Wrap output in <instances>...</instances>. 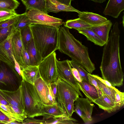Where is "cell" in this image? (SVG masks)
I'll return each mask as SVG.
<instances>
[{"instance_id":"cell-47","label":"cell","mask_w":124,"mask_h":124,"mask_svg":"<svg viewBox=\"0 0 124 124\" xmlns=\"http://www.w3.org/2000/svg\"><path fill=\"white\" fill-rule=\"evenodd\" d=\"M0 103L6 105H8L9 104L4 99L2 95L0 94Z\"/></svg>"},{"instance_id":"cell-50","label":"cell","mask_w":124,"mask_h":124,"mask_svg":"<svg viewBox=\"0 0 124 124\" xmlns=\"http://www.w3.org/2000/svg\"><path fill=\"white\" fill-rule=\"evenodd\" d=\"M92 1L94 2L100 3H101L105 2L106 0H89Z\"/></svg>"},{"instance_id":"cell-26","label":"cell","mask_w":124,"mask_h":124,"mask_svg":"<svg viewBox=\"0 0 124 124\" xmlns=\"http://www.w3.org/2000/svg\"><path fill=\"white\" fill-rule=\"evenodd\" d=\"M94 77L102 95H106L115 103V94L116 93L119 92L120 91L117 89H115L107 86L101 82L96 78Z\"/></svg>"},{"instance_id":"cell-7","label":"cell","mask_w":124,"mask_h":124,"mask_svg":"<svg viewBox=\"0 0 124 124\" xmlns=\"http://www.w3.org/2000/svg\"><path fill=\"white\" fill-rule=\"evenodd\" d=\"M26 12L31 24L59 27L64 23L62 19L49 16L47 13L38 10L31 8Z\"/></svg>"},{"instance_id":"cell-53","label":"cell","mask_w":124,"mask_h":124,"mask_svg":"<svg viewBox=\"0 0 124 124\" xmlns=\"http://www.w3.org/2000/svg\"></svg>"},{"instance_id":"cell-17","label":"cell","mask_w":124,"mask_h":124,"mask_svg":"<svg viewBox=\"0 0 124 124\" xmlns=\"http://www.w3.org/2000/svg\"><path fill=\"white\" fill-rule=\"evenodd\" d=\"M79 90L85 94L86 97L92 102L99 97L97 91L92 85L82 79L79 82L77 81Z\"/></svg>"},{"instance_id":"cell-31","label":"cell","mask_w":124,"mask_h":124,"mask_svg":"<svg viewBox=\"0 0 124 124\" xmlns=\"http://www.w3.org/2000/svg\"><path fill=\"white\" fill-rule=\"evenodd\" d=\"M69 62L72 67L77 70L82 79L89 82L87 75L89 73L81 65L76 62L72 60H69Z\"/></svg>"},{"instance_id":"cell-44","label":"cell","mask_w":124,"mask_h":124,"mask_svg":"<svg viewBox=\"0 0 124 124\" xmlns=\"http://www.w3.org/2000/svg\"><path fill=\"white\" fill-rule=\"evenodd\" d=\"M12 120L0 110V121L6 122V124H7V123Z\"/></svg>"},{"instance_id":"cell-38","label":"cell","mask_w":124,"mask_h":124,"mask_svg":"<svg viewBox=\"0 0 124 124\" xmlns=\"http://www.w3.org/2000/svg\"><path fill=\"white\" fill-rule=\"evenodd\" d=\"M89 82L90 84L93 85L96 88L99 97H101L102 94L101 91L97 84L95 78L91 73H88L87 74Z\"/></svg>"},{"instance_id":"cell-10","label":"cell","mask_w":124,"mask_h":124,"mask_svg":"<svg viewBox=\"0 0 124 124\" xmlns=\"http://www.w3.org/2000/svg\"><path fill=\"white\" fill-rule=\"evenodd\" d=\"M74 102V112L82 119L85 123L92 120V113L95 106L87 98L78 97Z\"/></svg>"},{"instance_id":"cell-15","label":"cell","mask_w":124,"mask_h":124,"mask_svg":"<svg viewBox=\"0 0 124 124\" xmlns=\"http://www.w3.org/2000/svg\"><path fill=\"white\" fill-rule=\"evenodd\" d=\"M124 9V0H109L103 13L117 18Z\"/></svg>"},{"instance_id":"cell-16","label":"cell","mask_w":124,"mask_h":124,"mask_svg":"<svg viewBox=\"0 0 124 124\" xmlns=\"http://www.w3.org/2000/svg\"><path fill=\"white\" fill-rule=\"evenodd\" d=\"M20 67L22 79L28 83L34 85L35 81L41 77L38 66Z\"/></svg>"},{"instance_id":"cell-3","label":"cell","mask_w":124,"mask_h":124,"mask_svg":"<svg viewBox=\"0 0 124 124\" xmlns=\"http://www.w3.org/2000/svg\"><path fill=\"white\" fill-rule=\"evenodd\" d=\"M35 46L42 59L58 50L59 27L31 24Z\"/></svg>"},{"instance_id":"cell-1","label":"cell","mask_w":124,"mask_h":124,"mask_svg":"<svg viewBox=\"0 0 124 124\" xmlns=\"http://www.w3.org/2000/svg\"><path fill=\"white\" fill-rule=\"evenodd\" d=\"M120 34L118 23L116 22L104 46L100 67L102 78L115 87L122 86L124 77L120 58Z\"/></svg>"},{"instance_id":"cell-34","label":"cell","mask_w":124,"mask_h":124,"mask_svg":"<svg viewBox=\"0 0 124 124\" xmlns=\"http://www.w3.org/2000/svg\"><path fill=\"white\" fill-rule=\"evenodd\" d=\"M21 14H16L13 17L0 23V29L15 25L18 21Z\"/></svg>"},{"instance_id":"cell-48","label":"cell","mask_w":124,"mask_h":124,"mask_svg":"<svg viewBox=\"0 0 124 124\" xmlns=\"http://www.w3.org/2000/svg\"><path fill=\"white\" fill-rule=\"evenodd\" d=\"M61 3L68 5H71V0H56Z\"/></svg>"},{"instance_id":"cell-43","label":"cell","mask_w":124,"mask_h":124,"mask_svg":"<svg viewBox=\"0 0 124 124\" xmlns=\"http://www.w3.org/2000/svg\"><path fill=\"white\" fill-rule=\"evenodd\" d=\"M93 76L97 78L103 84L107 86L115 89H117L115 87L111 85V84L108 81L105 80L104 79L101 78L99 76H98V75L94 74H93Z\"/></svg>"},{"instance_id":"cell-11","label":"cell","mask_w":124,"mask_h":124,"mask_svg":"<svg viewBox=\"0 0 124 124\" xmlns=\"http://www.w3.org/2000/svg\"><path fill=\"white\" fill-rule=\"evenodd\" d=\"M0 94L9 104L17 107L24 111V100L21 85L17 90L14 91L0 89Z\"/></svg>"},{"instance_id":"cell-4","label":"cell","mask_w":124,"mask_h":124,"mask_svg":"<svg viewBox=\"0 0 124 124\" xmlns=\"http://www.w3.org/2000/svg\"><path fill=\"white\" fill-rule=\"evenodd\" d=\"M23 97L24 111L28 117L41 116V110L43 104L34 85L22 79L21 83Z\"/></svg>"},{"instance_id":"cell-40","label":"cell","mask_w":124,"mask_h":124,"mask_svg":"<svg viewBox=\"0 0 124 124\" xmlns=\"http://www.w3.org/2000/svg\"><path fill=\"white\" fill-rule=\"evenodd\" d=\"M47 97L50 104H54L57 103L55 97L51 89L50 84H48Z\"/></svg>"},{"instance_id":"cell-32","label":"cell","mask_w":124,"mask_h":124,"mask_svg":"<svg viewBox=\"0 0 124 124\" xmlns=\"http://www.w3.org/2000/svg\"><path fill=\"white\" fill-rule=\"evenodd\" d=\"M31 24L27 16L26 12L21 14L19 20L15 26L17 29L21 30L26 27L29 26Z\"/></svg>"},{"instance_id":"cell-36","label":"cell","mask_w":124,"mask_h":124,"mask_svg":"<svg viewBox=\"0 0 124 124\" xmlns=\"http://www.w3.org/2000/svg\"><path fill=\"white\" fill-rule=\"evenodd\" d=\"M13 25L0 29V43L7 37L11 30Z\"/></svg>"},{"instance_id":"cell-49","label":"cell","mask_w":124,"mask_h":124,"mask_svg":"<svg viewBox=\"0 0 124 124\" xmlns=\"http://www.w3.org/2000/svg\"><path fill=\"white\" fill-rule=\"evenodd\" d=\"M22 124V123L16 121L12 120L8 122L7 123V124Z\"/></svg>"},{"instance_id":"cell-5","label":"cell","mask_w":124,"mask_h":124,"mask_svg":"<svg viewBox=\"0 0 124 124\" xmlns=\"http://www.w3.org/2000/svg\"><path fill=\"white\" fill-rule=\"evenodd\" d=\"M56 53L53 52L42 60L38 66L41 78L48 84L56 82L58 78Z\"/></svg>"},{"instance_id":"cell-14","label":"cell","mask_w":124,"mask_h":124,"mask_svg":"<svg viewBox=\"0 0 124 124\" xmlns=\"http://www.w3.org/2000/svg\"><path fill=\"white\" fill-rule=\"evenodd\" d=\"M46 6L47 13H57L61 11H66L75 12L78 13L80 12L71 5H67L56 0H46Z\"/></svg>"},{"instance_id":"cell-2","label":"cell","mask_w":124,"mask_h":124,"mask_svg":"<svg viewBox=\"0 0 124 124\" xmlns=\"http://www.w3.org/2000/svg\"><path fill=\"white\" fill-rule=\"evenodd\" d=\"M58 50L79 64L89 73H91L95 70V65L90 58L88 47L76 39L69 29L64 26L59 28Z\"/></svg>"},{"instance_id":"cell-19","label":"cell","mask_w":124,"mask_h":124,"mask_svg":"<svg viewBox=\"0 0 124 124\" xmlns=\"http://www.w3.org/2000/svg\"><path fill=\"white\" fill-rule=\"evenodd\" d=\"M112 25L109 20L100 25L93 26L89 28L95 32L105 43L109 37V32Z\"/></svg>"},{"instance_id":"cell-45","label":"cell","mask_w":124,"mask_h":124,"mask_svg":"<svg viewBox=\"0 0 124 124\" xmlns=\"http://www.w3.org/2000/svg\"><path fill=\"white\" fill-rule=\"evenodd\" d=\"M14 59L15 63L14 68L15 70L19 75L22 78L20 66L14 57Z\"/></svg>"},{"instance_id":"cell-24","label":"cell","mask_w":124,"mask_h":124,"mask_svg":"<svg viewBox=\"0 0 124 124\" xmlns=\"http://www.w3.org/2000/svg\"><path fill=\"white\" fill-rule=\"evenodd\" d=\"M64 25L69 29H73L77 30L89 28L94 26L86 23L79 18L68 20L64 23Z\"/></svg>"},{"instance_id":"cell-18","label":"cell","mask_w":124,"mask_h":124,"mask_svg":"<svg viewBox=\"0 0 124 124\" xmlns=\"http://www.w3.org/2000/svg\"><path fill=\"white\" fill-rule=\"evenodd\" d=\"M78 14V16L80 19L94 26L102 24L108 20L105 17L92 12L80 11Z\"/></svg>"},{"instance_id":"cell-52","label":"cell","mask_w":124,"mask_h":124,"mask_svg":"<svg viewBox=\"0 0 124 124\" xmlns=\"http://www.w3.org/2000/svg\"><path fill=\"white\" fill-rule=\"evenodd\" d=\"M6 123L5 122H2L0 121V124H6Z\"/></svg>"},{"instance_id":"cell-13","label":"cell","mask_w":124,"mask_h":124,"mask_svg":"<svg viewBox=\"0 0 124 124\" xmlns=\"http://www.w3.org/2000/svg\"><path fill=\"white\" fill-rule=\"evenodd\" d=\"M41 116H43V119L67 115L57 103L51 105L43 104L41 107Z\"/></svg>"},{"instance_id":"cell-39","label":"cell","mask_w":124,"mask_h":124,"mask_svg":"<svg viewBox=\"0 0 124 124\" xmlns=\"http://www.w3.org/2000/svg\"><path fill=\"white\" fill-rule=\"evenodd\" d=\"M22 124H45V120L37 119L34 117H27L23 120Z\"/></svg>"},{"instance_id":"cell-28","label":"cell","mask_w":124,"mask_h":124,"mask_svg":"<svg viewBox=\"0 0 124 124\" xmlns=\"http://www.w3.org/2000/svg\"><path fill=\"white\" fill-rule=\"evenodd\" d=\"M24 5L26 7V12L34 8L48 13L46 8V0H28Z\"/></svg>"},{"instance_id":"cell-29","label":"cell","mask_w":124,"mask_h":124,"mask_svg":"<svg viewBox=\"0 0 124 124\" xmlns=\"http://www.w3.org/2000/svg\"><path fill=\"white\" fill-rule=\"evenodd\" d=\"M21 33L23 46L26 50L28 45L33 39L30 25L26 27L21 30Z\"/></svg>"},{"instance_id":"cell-6","label":"cell","mask_w":124,"mask_h":124,"mask_svg":"<svg viewBox=\"0 0 124 124\" xmlns=\"http://www.w3.org/2000/svg\"><path fill=\"white\" fill-rule=\"evenodd\" d=\"M56 82V101L64 111L67 104L71 101H75L79 95L72 86L58 78Z\"/></svg>"},{"instance_id":"cell-33","label":"cell","mask_w":124,"mask_h":124,"mask_svg":"<svg viewBox=\"0 0 124 124\" xmlns=\"http://www.w3.org/2000/svg\"><path fill=\"white\" fill-rule=\"evenodd\" d=\"M17 14L15 10L0 9V23Z\"/></svg>"},{"instance_id":"cell-41","label":"cell","mask_w":124,"mask_h":124,"mask_svg":"<svg viewBox=\"0 0 124 124\" xmlns=\"http://www.w3.org/2000/svg\"><path fill=\"white\" fill-rule=\"evenodd\" d=\"M23 59L24 64L23 67L30 65L29 56L27 52L24 47L23 51Z\"/></svg>"},{"instance_id":"cell-20","label":"cell","mask_w":124,"mask_h":124,"mask_svg":"<svg viewBox=\"0 0 124 124\" xmlns=\"http://www.w3.org/2000/svg\"><path fill=\"white\" fill-rule=\"evenodd\" d=\"M48 84L41 77L35 81L34 85L43 104L51 105L47 97Z\"/></svg>"},{"instance_id":"cell-9","label":"cell","mask_w":124,"mask_h":124,"mask_svg":"<svg viewBox=\"0 0 124 124\" xmlns=\"http://www.w3.org/2000/svg\"><path fill=\"white\" fill-rule=\"evenodd\" d=\"M56 63L58 78L72 86L77 91L79 95L83 97L77 81L72 74V67L69 60L67 59L60 61L56 59Z\"/></svg>"},{"instance_id":"cell-25","label":"cell","mask_w":124,"mask_h":124,"mask_svg":"<svg viewBox=\"0 0 124 124\" xmlns=\"http://www.w3.org/2000/svg\"><path fill=\"white\" fill-rule=\"evenodd\" d=\"M46 124H74L78 121L68 115L44 119Z\"/></svg>"},{"instance_id":"cell-22","label":"cell","mask_w":124,"mask_h":124,"mask_svg":"<svg viewBox=\"0 0 124 124\" xmlns=\"http://www.w3.org/2000/svg\"><path fill=\"white\" fill-rule=\"evenodd\" d=\"M26 50L29 56L30 65L38 66L43 59L35 46L33 39Z\"/></svg>"},{"instance_id":"cell-30","label":"cell","mask_w":124,"mask_h":124,"mask_svg":"<svg viewBox=\"0 0 124 124\" xmlns=\"http://www.w3.org/2000/svg\"><path fill=\"white\" fill-rule=\"evenodd\" d=\"M20 4L16 0H0V9L15 10Z\"/></svg>"},{"instance_id":"cell-12","label":"cell","mask_w":124,"mask_h":124,"mask_svg":"<svg viewBox=\"0 0 124 124\" xmlns=\"http://www.w3.org/2000/svg\"><path fill=\"white\" fill-rule=\"evenodd\" d=\"M12 45L14 57L20 67H23V51L24 48L22 40L21 30L16 29L12 40Z\"/></svg>"},{"instance_id":"cell-37","label":"cell","mask_w":124,"mask_h":124,"mask_svg":"<svg viewBox=\"0 0 124 124\" xmlns=\"http://www.w3.org/2000/svg\"><path fill=\"white\" fill-rule=\"evenodd\" d=\"M75 101L72 100L69 102L66 106L64 112L69 116L71 117L74 112V102Z\"/></svg>"},{"instance_id":"cell-21","label":"cell","mask_w":124,"mask_h":124,"mask_svg":"<svg viewBox=\"0 0 124 124\" xmlns=\"http://www.w3.org/2000/svg\"><path fill=\"white\" fill-rule=\"evenodd\" d=\"M93 102L97 105L100 108L108 113L117 111L115 103L106 95H102Z\"/></svg>"},{"instance_id":"cell-27","label":"cell","mask_w":124,"mask_h":124,"mask_svg":"<svg viewBox=\"0 0 124 124\" xmlns=\"http://www.w3.org/2000/svg\"><path fill=\"white\" fill-rule=\"evenodd\" d=\"M0 110L10 119L22 123L24 119L16 113L14 111L10 104L6 105L0 103Z\"/></svg>"},{"instance_id":"cell-35","label":"cell","mask_w":124,"mask_h":124,"mask_svg":"<svg viewBox=\"0 0 124 124\" xmlns=\"http://www.w3.org/2000/svg\"><path fill=\"white\" fill-rule=\"evenodd\" d=\"M117 110H119L124 105V93L120 91L115 95V103Z\"/></svg>"},{"instance_id":"cell-54","label":"cell","mask_w":124,"mask_h":124,"mask_svg":"<svg viewBox=\"0 0 124 124\" xmlns=\"http://www.w3.org/2000/svg\"></svg>"},{"instance_id":"cell-23","label":"cell","mask_w":124,"mask_h":124,"mask_svg":"<svg viewBox=\"0 0 124 124\" xmlns=\"http://www.w3.org/2000/svg\"><path fill=\"white\" fill-rule=\"evenodd\" d=\"M77 30L79 33L85 36L88 40L93 42L96 45L103 46L105 44V43L89 28Z\"/></svg>"},{"instance_id":"cell-8","label":"cell","mask_w":124,"mask_h":124,"mask_svg":"<svg viewBox=\"0 0 124 124\" xmlns=\"http://www.w3.org/2000/svg\"><path fill=\"white\" fill-rule=\"evenodd\" d=\"M16 30L15 25H13L11 30L7 37L0 43V60L6 63L14 71L15 63L12 45L13 37Z\"/></svg>"},{"instance_id":"cell-42","label":"cell","mask_w":124,"mask_h":124,"mask_svg":"<svg viewBox=\"0 0 124 124\" xmlns=\"http://www.w3.org/2000/svg\"><path fill=\"white\" fill-rule=\"evenodd\" d=\"M71 71L72 74L76 81L79 82H81L82 79L77 70L74 68L72 67Z\"/></svg>"},{"instance_id":"cell-46","label":"cell","mask_w":124,"mask_h":124,"mask_svg":"<svg viewBox=\"0 0 124 124\" xmlns=\"http://www.w3.org/2000/svg\"><path fill=\"white\" fill-rule=\"evenodd\" d=\"M51 89L55 96V98L57 89V84L56 81L50 84Z\"/></svg>"},{"instance_id":"cell-51","label":"cell","mask_w":124,"mask_h":124,"mask_svg":"<svg viewBox=\"0 0 124 124\" xmlns=\"http://www.w3.org/2000/svg\"><path fill=\"white\" fill-rule=\"evenodd\" d=\"M24 5V4L28 0H21Z\"/></svg>"}]
</instances>
